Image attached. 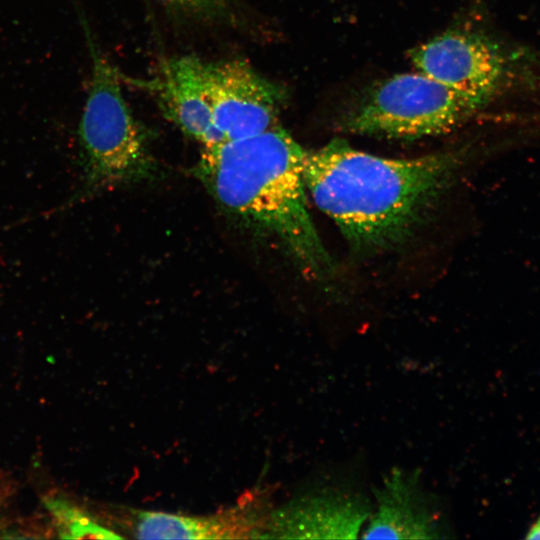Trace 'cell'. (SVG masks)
Segmentation results:
<instances>
[{"mask_svg":"<svg viewBox=\"0 0 540 540\" xmlns=\"http://www.w3.org/2000/svg\"><path fill=\"white\" fill-rule=\"evenodd\" d=\"M372 511L363 539H445L451 537L447 509L424 484L417 468L393 467L372 489Z\"/></svg>","mask_w":540,"mask_h":540,"instance_id":"ba28073f","label":"cell"},{"mask_svg":"<svg viewBox=\"0 0 540 540\" xmlns=\"http://www.w3.org/2000/svg\"><path fill=\"white\" fill-rule=\"evenodd\" d=\"M91 85L79 126L84 158L81 188L50 213H60L90 196L151 179L157 164L121 91L120 76L90 43Z\"/></svg>","mask_w":540,"mask_h":540,"instance_id":"3957f363","label":"cell"},{"mask_svg":"<svg viewBox=\"0 0 540 540\" xmlns=\"http://www.w3.org/2000/svg\"><path fill=\"white\" fill-rule=\"evenodd\" d=\"M457 167L448 151L411 159L365 153L334 139L304 158L305 187L355 248L377 251L406 239Z\"/></svg>","mask_w":540,"mask_h":540,"instance_id":"6da1fadb","label":"cell"},{"mask_svg":"<svg viewBox=\"0 0 540 540\" xmlns=\"http://www.w3.org/2000/svg\"><path fill=\"white\" fill-rule=\"evenodd\" d=\"M305 153L275 126L204 147L195 173L225 210L275 237L305 272L322 278L332 264L307 210Z\"/></svg>","mask_w":540,"mask_h":540,"instance_id":"7a4b0ae2","label":"cell"},{"mask_svg":"<svg viewBox=\"0 0 540 540\" xmlns=\"http://www.w3.org/2000/svg\"><path fill=\"white\" fill-rule=\"evenodd\" d=\"M371 511V497L354 484L320 479L270 512L262 538L355 539Z\"/></svg>","mask_w":540,"mask_h":540,"instance_id":"52a82bcc","label":"cell"},{"mask_svg":"<svg viewBox=\"0 0 540 540\" xmlns=\"http://www.w3.org/2000/svg\"><path fill=\"white\" fill-rule=\"evenodd\" d=\"M202 97L223 142L278 126L286 93L245 62H205Z\"/></svg>","mask_w":540,"mask_h":540,"instance_id":"8992f818","label":"cell"},{"mask_svg":"<svg viewBox=\"0 0 540 540\" xmlns=\"http://www.w3.org/2000/svg\"><path fill=\"white\" fill-rule=\"evenodd\" d=\"M483 106L421 72L404 73L373 86L343 126L358 134L421 138L450 131Z\"/></svg>","mask_w":540,"mask_h":540,"instance_id":"277c9868","label":"cell"},{"mask_svg":"<svg viewBox=\"0 0 540 540\" xmlns=\"http://www.w3.org/2000/svg\"><path fill=\"white\" fill-rule=\"evenodd\" d=\"M419 72L486 105L531 76L527 51L470 30H450L409 51Z\"/></svg>","mask_w":540,"mask_h":540,"instance_id":"5b68a950","label":"cell"},{"mask_svg":"<svg viewBox=\"0 0 540 540\" xmlns=\"http://www.w3.org/2000/svg\"><path fill=\"white\" fill-rule=\"evenodd\" d=\"M4 489L1 488V484H0V509H1V506L3 504V501L4 499L6 498V495L4 494Z\"/></svg>","mask_w":540,"mask_h":540,"instance_id":"4fadbf2b","label":"cell"},{"mask_svg":"<svg viewBox=\"0 0 540 540\" xmlns=\"http://www.w3.org/2000/svg\"><path fill=\"white\" fill-rule=\"evenodd\" d=\"M169 4L187 8V9H203L216 4L218 0H163Z\"/></svg>","mask_w":540,"mask_h":540,"instance_id":"8fae6325","label":"cell"},{"mask_svg":"<svg viewBox=\"0 0 540 540\" xmlns=\"http://www.w3.org/2000/svg\"><path fill=\"white\" fill-rule=\"evenodd\" d=\"M200 65L201 59L193 56L170 59L141 85L154 93L164 116L204 148L222 140L200 102Z\"/></svg>","mask_w":540,"mask_h":540,"instance_id":"30bf717a","label":"cell"},{"mask_svg":"<svg viewBox=\"0 0 540 540\" xmlns=\"http://www.w3.org/2000/svg\"><path fill=\"white\" fill-rule=\"evenodd\" d=\"M527 539H540V518L535 522V524L529 529Z\"/></svg>","mask_w":540,"mask_h":540,"instance_id":"7c38bea8","label":"cell"},{"mask_svg":"<svg viewBox=\"0 0 540 540\" xmlns=\"http://www.w3.org/2000/svg\"><path fill=\"white\" fill-rule=\"evenodd\" d=\"M269 514L250 501L209 516L141 511L137 514L134 532L142 539L262 538Z\"/></svg>","mask_w":540,"mask_h":540,"instance_id":"9c48e42d","label":"cell"}]
</instances>
